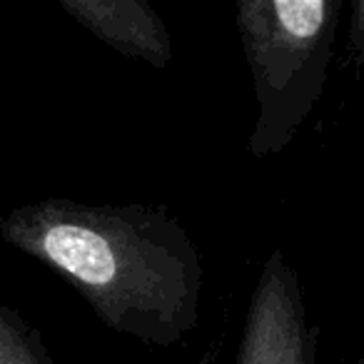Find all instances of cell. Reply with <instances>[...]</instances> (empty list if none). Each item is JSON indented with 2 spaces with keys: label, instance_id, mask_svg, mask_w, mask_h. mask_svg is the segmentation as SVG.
Returning a JSON list of instances; mask_svg holds the SVG:
<instances>
[{
  "label": "cell",
  "instance_id": "obj_1",
  "mask_svg": "<svg viewBox=\"0 0 364 364\" xmlns=\"http://www.w3.org/2000/svg\"><path fill=\"white\" fill-rule=\"evenodd\" d=\"M0 237L60 274L112 332L175 347L198 329L203 259L167 208L46 198L3 215Z\"/></svg>",
  "mask_w": 364,
  "mask_h": 364
},
{
  "label": "cell",
  "instance_id": "obj_2",
  "mask_svg": "<svg viewBox=\"0 0 364 364\" xmlns=\"http://www.w3.org/2000/svg\"><path fill=\"white\" fill-rule=\"evenodd\" d=\"M339 11L337 0H242L235 8L257 102L247 140L255 160L287 150L317 107L327 85Z\"/></svg>",
  "mask_w": 364,
  "mask_h": 364
},
{
  "label": "cell",
  "instance_id": "obj_3",
  "mask_svg": "<svg viewBox=\"0 0 364 364\" xmlns=\"http://www.w3.org/2000/svg\"><path fill=\"white\" fill-rule=\"evenodd\" d=\"M317 334L297 269L272 250L250 297L235 364H314Z\"/></svg>",
  "mask_w": 364,
  "mask_h": 364
},
{
  "label": "cell",
  "instance_id": "obj_4",
  "mask_svg": "<svg viewBox=\"0 0 364 364\" xmlns=\"http://www.w3.org/2000/svg\"><path fill=\"white\" fill-rule=\"evenodd\" d=\"M60 8L112 50L155 70L170 65V31L147 0H60Z\"/></svg>",
  "mask_w": 364,
  "mask_h": 364
},
{
  "label": "cell",
  "instance_id": "obj_5",
  "mask_svg": "<svg viewBox=\"0 0 364 364\" xmlns=\"http://www.w3.org/2000/svg\"><path fill=\"white\" fill-rule=\"evenodd\" d=\"M0 364H55L38 329L6 304H0Z\"/></svg>",
  "mask_w": 364,
  "mask_h": 364
},
{
  "label": "cell",
  "instance_id": "obj_6",
  "mask_svg": "<svg viewBox=\"0 0 364 364\" xmlns=\"http://www.w3.org/2000/svg\"><path fill=\"white\" fill-rule=\"evenodd\" d=\"M347 58L352 68H357V70L364 68V0H354L352 3L347 33Z\"/></svg>",
  "mask_w": 364,
  "mask_h": 364
},
{
  "label": "cell",
  "instance_id": "obj_7",
  "mask_svg": "<svg viewBox=\"0 0 364 364\" xmlns=\"http://www.w3.org/2000/svg\"><path fill=\"white\" fill-rule=\"evenodd\" d=\"M352 364H364V354H362V357H357V359H354Z\"/></svg>",
  "mask_w": 364,
  "mask_h": 364
}]
</instances>
